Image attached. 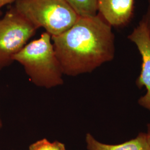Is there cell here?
I'll use <instances>...</instances> for the list:
<instances>
[{"instance_id":"8fae6325","label":"cell","mask_w":150,"mask_h":150,"mask_svg":"<svg viewBox=\"0 0 150 150\" xmlns=\"http://www.w3.org/2000/svg\"><path fill=\"white\" fill-rule=\"evenodd\" d=\"M52 150H66V149L64 144L58 141H54L52 142Z\"/></svg>"},{"instance_id":"8992f818","label":"cell","mask_w":150,"mask_h":150,"mask_svg":"<svg viewBox=\"0 0 150 150\" xmlns=\"http://www.w3.org/2000/svg\"><path fill=\"white\" fill-rule=\"evenodd\" d=\"M134 0H98V12L111 27H122L131 20Z\"/></svg>"},{"instance_id":"277c9868","label":"cell","mask_w":150,"mask_h":150,"mask_svg":"<svg viewBox=\"0 0 150 150\" xmlns=\"http://www.w3.org/2000/svg\"><path fill=\"white\" fill-rule=\"evenodd\" d=\"M37 30L13 7L0 19V71L14 62L15 55L27 45Z\"/></svg>"},{"instance_id":"ba28073f","label":"cell","mask_w":150,"mask_h":150,"mask_svg":"<svg viewBox=\"0 0 150 150\" xmlns=\"http://www.w3.org/2000/svg\"><path fill=\"white\" fill-rule=\"evenodd\" d=\"M79 17L96 16L98 12V0H64Z\"/></svg>"},{"instance_id":"52a82bcc","label":"cell","mask_w":150,"mask_h":150,"mask_svg":"<svg viewBox=\"0 0 150 150\" xmlns=\"http://www.w3.org/2000/svg\"><path fill=\"white\" fill-rule=\"evenodd\" d=\"M87 150H150V146L146 133L141 132L134 139L117 145H110L101 142L90 133L85 136Z\"/></svg>"},{"instance_id":"3957f363","label":"cell","mask_w":150,"mask_h":150,"mask_svg":"<svg viewBox=\"0 0 150 150\" xmlns=\"http://www.w3.org/2000/svg\"><path fill=\"white\" fill-rule=\"evenodd\" d=\"M13 7L37 29L51 36L67 30L79 16L64 0H17Z\"/></svg>"},{"instance_id":"30bf717a","label":"cell","mask_w":150,"mask_h":150,"mask_svg":"<svg viewBox=\"0 0 150 150\" xmlns=\"http://www.w3.org/2000/svg\"><path fill=\"white\" fill-rule=\"evenodd\" d=\"M142 20L145 22L147 27L148 28L149 32L150 35V0H149V6L147 8V10L145 16H144Z\"/></svg>"},{"instance_id":"6da1fadb","label":"cell","mask_w":150,"mask_h":150,"mask_svg":"<svg viewBox=\"0 0 150 150\" xmlns=\"http://www.w3.org/2000/svg\"><path fill=\"white\" fill-rule=\"evenodd\" d=\"M51 39L64 75L68 76L91 73L115 56L112 27L98 13L79 17L67 30Z\"/></svg>"},{"instance_id":"9c48e42d","label":"cell","mask_w":150,"mask_h":150,"mask_svg":"<svg viewBox=\"0 0 150 150\" xmlns=\"http://www.w3.org/2000/svg\"><path fill=\"white\" fill-rule=\"evenodd\" d=\"M52 142L46 139H39L30 145L28 150H52Z\"/></svg>"},{"instance_id":"7a4b0ae2","label":"cell","mask_w":150,"mask_h":150,"mask_svg":"<svg viewBox=\"0 0 150 150\" xmlns=\"http://www.w3.org/2000/svg\"><path fill=\"white\" fill-rule=\"evenodd\" d=\"M23 67L30 81L35 86L47 89L64 84L59 61L54 50L51 36L46 32L27 43L13 57Z\"/></svg>"},{"instance_id":"4fadbf2b","label":"cell","mask_w":150,"mask_h":150,"mask_svg":"<svg viewBox=\"0 0 150 150\" xmlns=\"http://www.w3.org/2000/svg\"><path fill=\"white\" fill-rule=\"evenodd\" d=\"M146 135H147V139L149 141V144L150 146V123H149L147 125V132L146 133Z\"/></svg>"},{"instance_id":"5b68a950","label":"cell","mask_w":150,"mask_h":150,"mask_svg":"<svg viewBox=\"0 0 150 150\" xmlns=\"http://www.w3.org/2000/svg\"><path fill=\"white\" fill-rule=\"evenodd\" d=\"M128 38L136 46L142 59L141 73L136 83L139 88L145 87L146 92L139 98L138 103L150 111V35L145 22L142 20Z\"/></svg>"},{"instance_id":"5bb4252c","label":"cell","mask_w":150,"mask_h":150,"mask_svg":"<svg viewBox=\"0 0 150 150\" xmlns=\"http://www.w3.org/2000/svg\"><path fill=\"white\" fill-rule=\"evenodd\" d=\"M2 126H3V123H2V120H1V115H0V129H2Z\"/></svg>"},{"instance_id":"7c38bea8","label":"cell","mask_w":150,"mask_h":150,"mask_svg":"<svg viewBox=\"0 0 150 150\" xmlns=\"http://www.w3.org/2000/svg\"><path fill=\"white\" fill-rule=\"evenodd\" d=\"M17 0H0V16L1 15V9L7 4H10L12 2H15Z\"/></svg>"}]
</instances>
